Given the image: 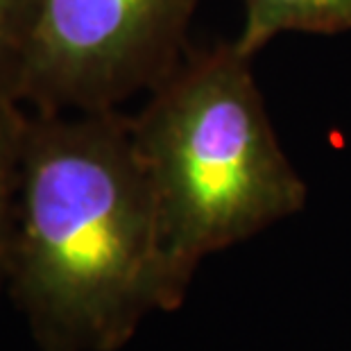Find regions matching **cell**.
I'll list each match as a JSON object with an SVG mask.
<instances>
[{"mask_svg": "<svg viewBox=\"0 0 351 351\" xmlns=\"http://www.w3.org/2000/svg\"><path fill=\"white\" fill-rule=\"evenodd\" d=\"M29 109L14 98H0V293L7 288V258L21 161L27 136Z\"/></svg>", "mask_w": 351, "mask_h": 351, "instance_id": "5b68a950", "label": "cell"}, {"mask_svg": "<svg viewBox=\"0 0 351 351\" xmlns=\"http://www.w3.org/2000/svg\"><path fill=\"white\" fill-rule=\"evenodd\" d=\"M243 14L236 43L252 59L283 34L351 32V0H243Z\"/></svg>", "mask_w": 351, "mask_h": 351, "instance_id": "277c9868", "label": "cell"}, {"mask_svg": "<svg viewBox=\"0 0 351 351\" xmlns=\"http://www.w3.org/2000/svg\"><path fill=\"white\" fill-rule=\"evenodd\" d=\"M252 62L236 39L191 46L132 116L173 311L206 256L297 215L308 199L274 134Z\"/></svg>", "mask_w": 351, "mask_h": 351, "instance_id": "7a4b0ae2", "label": "cell"}, {"mask_svg": "<svg viewBox=\"0 0 351 351\" xmlns=\"http://www.w3.org/2000/svg\"><path fill=\"white\" fill-rule=\"evenodd\" d=\"M197 0H34L19 100L41 114L121 109L191 50Z\"/></svg>", "mask_w": 351, "mask_h": 351, "instance_id": "3957f363", "label": "cell"}, {"mask_svg": "<svg viewBox=\"0 0 351 351\" xmlns=\"http://www.w3.org/2000/svg\"><path fill=\"white\" fill-rule=\"evenodd\" d=\"M32 14L34 0H0V98L19 100Z\"/></svg>", "mask_w": 351, "mask_h": 351, "instance_id": "8992f818", "label": "cell"}, {"mask_svg": "<svg viewBox=\"0 0 351 351\" xmlns=\"http://www.w3.org/2000/svg\"><path fill=\"white\" fill-rule=\"evenodd\" d=\"M5 293L39 351H118L173 311L132 116L29 111Z\"/></svg>", "mask_w": 351, "mask_h": 351, "instance_id": "6da1fadb", "label": "cell"}]
</instances>
